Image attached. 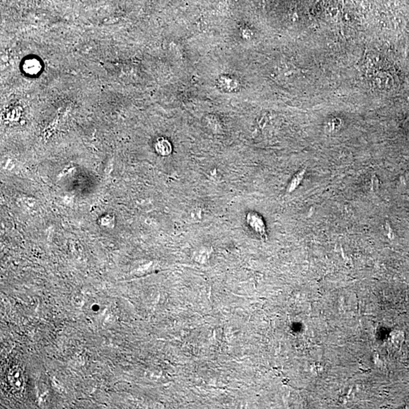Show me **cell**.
<instances>
[{"mask_svg": "<svg viewBox=\"0 0 409 409\" xmlns=\"http://www.w3.org/2000/svg\"><path fill=\"white\" fill-rule=\"evenodd\" d=\"M404 333L401 331H393L391 333L390 341L394 347L399 348L404 341Z\"/></svg>", "mask_w": 409, "mask_h": 409, "instance_id": "cell-2", "label": "cell"}, {"mask_svg": "<svg viewBox=\"0 0 409 409\" xmlns=\"http://www.w3.org/2000/svg\"><path fill=\"white\" fill-rule=\"evenodd\" d=\"M247 221L250 227L258 234L261 235L265 234V224L262 218L258 214L255 213H250L247 215Z\"/></svg>", "mask_w": 409, "mask_h": 409, "instance_id": "cell-1", "label": "cell"}]
</instances>
